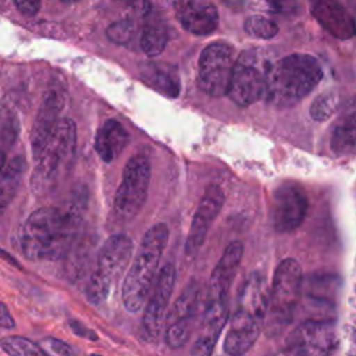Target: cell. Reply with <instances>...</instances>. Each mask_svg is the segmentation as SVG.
Listing matches in <instances>:
<instances>
[{
  "label": "cell",
  "mask_w": 356,
  "mask_h": 356,
  "mask_svg": "<svg viewBox=\"0 0 356 356\" xmlns=\"http://www.w3.org/2000/svg\"><path fill=\"white\" fill-rule=\"evenodd\" d=\"M81 221L78 209L40 207L25 220L18 231L19 250L29 260L60 259L72 246Z\"/></svg>",
  "instance_id": "6da1fadb"
},
{
  "label": "cell",
  "mask_w": 356,
  "mask_h": 356,
  "mask_svg": "<svg viewBox=\"0 0 356 356\" xmlns=\"http://www.w3.org/2000/svg\"><path fill=\"white\" fill-rule=\"evenodd\" d=\"M268 302L270 289L264 277L257 271L250 273L238 293L236 307L224 339L225 353L239 356L253 346L264 327Z\"/></svg>",
  "instance_id": "7a4b0ae2"
},
{
  "label": "cell",
  "mask_w": 356,
  "mask_h": 356,
  "mask_svg": "<svg viewBox=\"0 0 356 356\" xmlns=\"http://www.w3.org/2000/svg\"><path fill=\"white\" fill-rule=\"evenodd\" d=\"M321 78L323 70L313 56L289 54L270 64L264 97L278 107L293 106L306 97Z\"/></svg>",
  "instance_id": "3957f363"
},
{
  "label": "cell",
  "mask_w": 356,
  "mask_h": 356,
  "mask_svg": "<svg viewBox=\"0 0 356 356\" xmlns=\"http://www.w3.org/2000/svg\"><path fill=\"white\" fill-rule=\"evenodd\" d=\"M168 235L167 224L159 222L150 227L142 236L122 284L121 296L128 312H139L147 299L161 254L168 242Z\"/></svg>",
  "instance_id": "277c9868"
},
{
  "label": "cell",
  "mask_w": 356,
  "mask_h": 356,
  "mask_svg": "<svg viewBox=\"0 0 356 356\" xmlns=\"http://www.w3.org/2000/svg\"><path fill=\"white\" fill-rule=\"evenodd\" d=\"M76 149V127L71 118H63L35 157L36 164L31 175V191L42 196L68 175Z\"/></svg>",
  "instance_id": "5b68a950"
},
{
  "label": "cell",
  "mask_w": 356,
  "mask_h": 356,
  "mask_svg": "<svg viewBox=\"0 0 356 356\" xmlns=\"http://www.w3.org/2000/svg\"><path fill=\"white\" fill-rule=\"evenodd\" d=\"M132 252L134 243L131 238L124 234H115L106 239L99 250L96 268L86 286V298L89 302L100 305L107 299L113 284L128 267Z\"/></svg>",
  "instance_id": "8992f818"
},
{
  "label": "cell",
  "mask_w": 356,
  "mask_h": 356,
  "mask_svg": "<svg viewBox=\"0 0 356 356\" xmlns=\"http://www.w3.org/2000/svg\"><path fill=\"white\" fill-rule=\"evenodd\" d=\"M302 281V268L296 260L285 259L277 266L270 288V302L266 318L271 330H281L292 321L300 296Z\"/></svg>",
  "instance_id": "52a82bcc"
},
{
  "label": "cell",
  "mask_w": 356,
  "mask_h": 356,
  "mask_svg": "<svg viewBox=\"0 0 356 356\" xmlns=\"http://www.w3.org/2000/svg\"><path fill=\"white\" fill-rule=\"evenodd\" d=\"M268 68L270 64L257 51L242 53L235 61L228 97L241 107L259 102L266 95Z\"/></svg>",
  "instance_id": "ba28073f"
},
{
  "label": "cell",
  "mask_w": 356,
  "mask_h": 356,
  "mask_svg": "<svg viewBox=\"0 0 356 356\" xmlns=\"http://www.w3.org/2000/svg\"><path fill=\"white\" fill-rule=\"evenodd\" d=\"M150 172L147 156L136 154L128 160L114 196V211L120 218L131 220L142 210L147 197Z\"/></svg>",
  "instance_id": "9c48e42d"
},
{
  "label": "cell",
  "mask_w": 356,
  "mask_h": 356,
  "mask_svg": "<svg viewBox=\"0 0 356 356\" xmlns=\"http://www.w3.org/2000/svg\"><path fill=\"white\" fill-rule=\"evenodd\" d=\"M235 61L234 49L228 43L213 42L206 46L199 57V88L213 97L227 95Z\"/></svg>",
  "instance_id": "30bf717a"
},
{
  "label": "cell",
  "mask_w": 356,
  "mask_h": 356,
  "mask_svg": "<svg viewBox=\"0 0 356 356\" xmlns=\"http://www.w3.org/2000/svg\"><path fill=\"white\" fill-rule=\"evenodd\" d=\"M309 200L305 189L292 181L280 184L271 196L270 216L274 229L280 234L295 231L305 220Z\"/></svg>",
  "instance_id": "8fae6325"
},
{
  "label": "cell",
  "mask_w": 356,
  "mask_h": 356,
  "mask_svg": "<svg viewBox=\"0 0 356 356\" xmlns=\"http://www.w3.org/2000/svg\"><path fill=\"white\" fill-rule=\"evenodd\" d=\"M338 343L335 325L330 321L307 320L299 324L288 337L284 353L320 356L335 350Z\"/></svg>",
  "instance_id": "7c38bea8"
},
{
  "label": "cell",
  "mask_w": 356,
  "mask_h": 356,
  "mask_svg": "<svg viewBox=\"0 0 356 356\" xmlns=\"http://www.w3.org/2000/svg\"><path fill=\"white\" fill-rule=\"evenodd\" d=\"M199 284L192 280L182 289L165 317V343L171 349L182 348L192 332L199 303Z\"/></svg>",
  "instance_id": "4fadbf2b"
},
{
  "label": "cell",
  "mask_w": 356,
  "mask_h": 356,
  "mask_svg": "<svg viewBox=\"0 0 356 356\" xmlns=\"http://www.w3.org/2000/svg\"><path fill=\"white\" fill-rule=\"evenodd\" d=\"M175 284V267L172 263H167L159 271L154 288L150 293L147 305L145 307L142 318L143 335L147 341L159 338L165 318V310L172 295Z\"/></svg>",
  "instance_id": "5bb4252c"
},
{
  "label": "cell",
  "mask_w": 356,
  "mask_h": 356,
  "mask_svg": "<svg viewBox=\"0 0 356 356\" xmlns=\"http://www.w3.org/2000/svg\"><path fill=\"white\" fill-rule=\"evenodd\" d=\"M222 204H224L222 189L218 185H210L204 191L192 218V224H191L189 234L185 243V253L188 256L195 254L200 249V246L206 239L209 228L211 222L216 220V217L218 216Z\"/></svg>",
  "instance_id": "9a60e30c"
},
{
  "label": "cell",
  "mask_w": 356,
  "mask_h": 356,
  "mask_svg": "<svg viewBox=\"0 0 356 356\" xmlns=\"http://www.w3.org/2000/svg\"><path fill=\"white\" fill-rule=\"evenodd\" d=\"M228 318V298H206L204 312L200 320V331L192 345L191 355L206 356L214 349Z\"/></svg>",
  "instance_id": "2e32d148"
},
{
  "label": "cell",
  "mask_w": 356,
  "mask_h": 356,
  "mask_svg": "<svg viewBox=\"0 0 356 356\" xmlns=\"http://www.w3.org/2000/svg\"><path fill=\"white\" fill-rule=\"evenodd\" d=\"M185 31L210 35L218 26V10L209 0H167Z\"/></svg>",
  "instance_id": "e0dca14e"
},
{
  "label": "cell",
  "mask_w": 356,
  "mask_h": 356,
  "mask_svg": "<svg viewBox=\"0 0 356 356\" xmlns=\"http://www.w3.org/2000/svg\"><path fill=\"white\" fill-rule=\"evenodd\" d=\"M64 107V96L60 89H49L38 108L31 131V147L33 157H36L57 124L60 122V113Z\"/></svg>",
  "instance_id": "ac0fdd59"
},
{
  "label": "cell",
  "mask_w": 356,
  "mask_h": 356,
  "mask_svg": "<svg viewBox=\"0 0 356 356\" xmlns=\"http://www.w3.org/2000/svg\"><path fill=\"white\" fill-rule=\"evenodd\" d=\"M316 21L334 38L346 40L356 35V24L348 10L337 0H310Z\"/></svg>",
  "instance_id": "d6986e66"
},
{
  "label": "cell",
  "mask_w": 356,
  "mask_h": 356,
  "mask_svg": "<svg viewBox=\"0 0 356 356\" xmlns=\"http://www.w3.org/2000/svg\"><path fill=\"white\" fill-rule=\"evenodd\" d=\"M242 254L243 245L239 241H234L225 248L221 259L210 275L207 296L228 298V291L242 260Z\"/></svg>",
  "instance_id": "ffe728a7"
},
{
  "label": "cell",
  "mask_w": 356,
  "mask_h": 356,
  "mask_svg": "<svg viewBox=\"0 0 356 356\" xmlns=\"http://www.w3.org/2000/svg\"><path fill=\"white\" fill-rule=\"evenodd\" d=\"M331 150L338 154H346L356 149V96L348 100L338 115L330 139Z\"/></svg>",
  "instance_id": "44dd1931"
},
{
  "label": "cell",
  "mask_w": 356,
  "mask_h": 356,
  "mask_svg": "<svg viewBox=\"0 0 356 356\" xmlns=\"http://www.w3.org/2000/svg\"><path fill=\"white\" fill-rule=\"evenodd\" d=\"M128 132L117 120H107L99 128L95 149L104 163H111L127 146Z\"/></svg>",
  "instance_id": "7402d4cb"
},
{
  "label": "cell",
  "mask_w": 356,
  "mask_h": 356,
  "mask_svg": "<svg viewBox=\"0 0 356 356\" xmlns=\"http://www.w3.org/2000/svg\"><path fill=\"white\" fill-rule=\"evenodd\" d=\"M140 76L154 90L177 97L179 95V75L174 65L164 63H147L140 67Z\"/></svg>",
  "instance_id": "603a6c76"
},
{
  "label": "cell",
  "mask_w": 356,
  "mask_h": 356,
  "mask_svg": "<svg viewBox=\"0 0 356 356\" xmlns=\"http://www.w3.org/2000/svg\"><path fill=\"white\" fill-rule=\"evenodd\" d=\"M26 168V160L24 156L17 154L13 157L6 167H3L1 175V186H0V207L4 211L8 203L15 196L21 178Z\"/></svg>",
  "instance_id": "cb8c5ba5"
},
{
  "label": "cell",
  "mask_w": 356,
  "mask_h": 356,
  "mask_svg": "<svg viewBox=\"0 0 356 356\" xmlns=\"http://www.w3.org/2000/svg\"><path fill=\"white\" fill-rule=\"evenodd\" d=\"M168 33L161 22L152 21L146 24L140 35V49L149 57L159 56L167 46Z\"/></svg>",
  "instance_id": "d4e9b609"
},
{
  "label": "cell",
  "mask_w": 356,
  "mask_h": 356,
  "mask_svg": "<svg viewBox=\"0 0 356 356\" xmlns=\"http://www.w3.org/2000/svg\"><path fill=\"white\" fill-rule=\"evenodd\" d=\"M0 346L3 352L11 356H43L46 352L39 345L33 343L32 341L24 337H6L0 341Z\"/></svg>",
  "instance_id": "484cf974"
},
{
  "label": "cell",
  "mask_w": 356,
  "mask_h": 356,
  "mask_svg": "<svg viewBox=\"0 0 356 356\" xmlns=\"http://www.w3.org/2000/svg\"><path fill=\"white\" fill-rule=\"evenodd\" d=\"M338 106L339 96L335 92H324L313 100L310 106V115L316 121H327L338 110Z\"/></svg>",
  "instance_id": "4316f807"
},
{
  "label": "cell",
  "mask_w": 356,
  "mask_h": 356,
  "mask_svg": "<svg viewBox=\"0 0 356 356\" xmlns=\"http://www.w3.org/2000/svg\"><path fill=\"white\" fill-rule=\"evenodd\" d=\"M248 35L259 39H271L278 33V25L263 15H250L243 22Z\"/></svg>",
  "instance_id": "83f0119b"
},
{
  "label": "cell",
  "mask_w": 356,
  "mask_h": 356,
  "mask_svg": "<svg viewBox=\"0 0 356 356\" xmlns=\"http://www.w3.org/2000/svg\"><path fill=\"white\" fill-rule=\"evenodd\" d=\"M134 32H135V25L129 18L120 19L111 24L106 31L107 38L117 44H127L132 39Z\"/></svg>",
  "instance_id": "f1b7e54d"
},
{
  "label": "cell",
  "mask_w": 356,
  "mask_h": 356,
  "mask_svg": "<svg viewBox=\"0 0 356 356\" xmlns=\"http://www.w3.org/2000/svg\"><path fill=\"white\" fill-rule=\"evenodd\" d=\"M18 120L11 113L3 114V124H1V147H3V164L6 160V150L8 146H13L18 136Z\"/></svg>",
  "instance_id": "f546056e"
},
{
  "label": "cell",
  "mask_w": 356,
  "mask_h": 356,
  "mask_svg": "<svg viewBox=\"0 0 356 356\" xmlns=\"http://www.w3.org/2000/svg\"><path fill=\"white\" fill-rule=\"evenodd\" d=\"M42 348L46 352V355H61V356H70L74 353L72 348L67 345L65 342L56 339V338H44L42 341Z\"/></svg>",
  "instance_id": "4dcf8cb0"
},
{
  "label": "cell",
  "mask_w": 356,
  "mask_h": 356,
  "mask_svg": "<svg viewBox=\"0 0 356 356\" xmlns=\"http://www.w3.org/2000/svg\"><path fill=\"white\" fill-rule=\"evenodd\" d=\"M14 4L25 17H33L40 10V0H14Z\"/></svg>",
  "instance_id": "1f68e13d"
},
{
  "label": "cell",
  "mask_w": 356,
  "mask_h": 356,
  "mask_svg": "<svg viewBox=\"0 0 356 356\" xmlns=\"http://www.w3.org/2000/svg\"><path fill=\"white\" fill-rule=\"evenodd\" d=\"M128 1H129L128 4L131 7V10H134L136 14L143 15V17L149 15L150 11L153 10V6L149 0H128Z\"/></svg>",
  "instance_id": "d6a6232c"
},
{
  "label": "cell",
  "mask_w": 356,
  "mask_h": 356,
  "mask_svg": "<svg viewBox=\"0 0 356 356\" xmlns=\"http://www.w3.org/2000/svg\"><path fill=\"white\" fill-rule=\"evenodd\" d=\"M70 327H71V330L75 332V335L83 337V338H86V339H96V338H97L92 330L86 328V327H85L82 323H79V321H70Z\"/></svg>",
  "instance_id": "836d02e7"
},
{
  "label": "cell",
  "mask_w": 356,
  "mask_h": 356,
  "mask_svg": "<svg viewBox=\"0 0 356 356\" xmlns=\"http://www.w3.org/2000/svg\"><path fill=\"white\" fill-rule=\"evenodd\" d=\"M0 325L1 328L4 330H8V328H14V320L7 309V306L4 303H1V313H0Z\"/></svg>",
  "instance_id": "e575fe53"
},
{
  "label": "cell",
  "mask_w": 356,
  "mask_h": 356,
  "mask_svg": "<svg viewBox=\"0 0 356 356\" xmlns=\"http://www.w3.org/2000/svg\"><path fill=\"white\" fill-rule=\"evenodd\" d=\"M222 1H224V4L227 7L235 8V10H239L243 6V3H245V0H222Z\"/></svg>",
  "instance_id": "d590c367"
},
{
  "label": "cell",
  "mask_w": 356,
  "mask_h": 356,
  "mask_svg": "<svg viewBox=\"0 0 356 356\" xmlns=\"http://www.w3.org/2000/svg\"><path fill=\"white\" fill-rule=\"evenodd\" d=\"M352 303L356 306V288H355V293H353V298H352Z\"/></svg>",
  "instance_id": "8d00e7d4"
},
{
  "label": "cell",
  "mask_w": 356,
  "mask_h": 356,
  "mask_svg": "<svg viewBox=\"0 0 356 356\" xmlns=\"http://www.w3.org/2000/svg\"><path fill=\"white\" fill-rule=\"evenodd\" d=\"M61 1H67V3H71V1H76V0H61Z\"/></svg>",
  "instance_id": "74e56055"
},
{
  "label": "cell",
  "mask_w": 356,
  "mask_h": 356,
  "mask_svg": "<svg viewBox=\"0 0 356 356\" xmlns=\"http://www.w3.org/2000/svg\"><path fill=\"white\" fill-rule=\"evenodd\" d=\"M117 1H124V0H117Z\"/></svg>",
  "instance_id": "f35d334b"
}]
</instances>
